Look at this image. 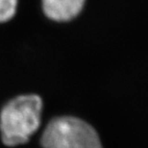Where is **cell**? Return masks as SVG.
<instances>
[{
    "label": "cell",
    "mask_w": 148,
    "mask_h": 148,
    "mask_svg": "<svg viewBox=\"0 0 148 148\" xmlns=\"http://www.w3.org/2000/svg\"><path fill=\"white\" fill-rule=\"evenodd\" d=\"M43 103L35 93L20 94L9 100L0 112L2 140L8 146L27 143L40 127Z\"/></svg>",
    "instance_id": "cell-1"
},
{
    "label": "cell",
    "mask_w": 148,
    "mask_h": 148,
    "mask_svg": "<svg viewBox=\"0 0 148 148\" xmlns=\"http://www.w3.org/2000/svg\"><path fill=\"white\" fill-rule=\"evenodd\" d=\"M87 3L88 0H40L42 16L58 24L76 20L85 11Z\"/></svg>",
    "instance_id": "cell-3"
},
{
    "label": "cell",
    "mask_w": 148,
    "mask_h": 148,
    "mask_svg": "<svg viewBox=\"0 0 148 148\" xmlns=\"http://www.w3.org/2000/svg\"><path fill=\"white\" fill-rule=\"evenodd\" d=\"M40 143L43 148H102L95 130L74 116L52 119L44 129Z\"/></svg>",
    "instance_id": "cell-2"
},
{
    "label": "cell",
    "mask_w": 148,
    "mask_h": 148,
    "mask_svg": "<svg viewBox=\"0 0 148 148\" xmlns=\"http://www.w3.org/2000/svg\"><path fill=\"white\" fill-rule=\"evenodd\" d=\"M20 0H0V25L10 23L16 16Z\"/></svg>",
    "instance_id": "cell-4"
}]
</instances>
